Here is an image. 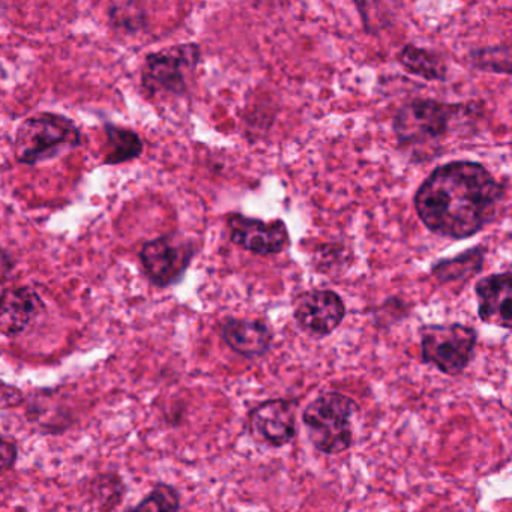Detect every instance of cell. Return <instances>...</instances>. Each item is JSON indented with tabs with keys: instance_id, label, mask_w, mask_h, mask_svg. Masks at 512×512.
<instances>
[{
	"instance_id": "8992f818",
	"label": "cell",
	"mask_w": 512,
	"mask_h": 512,
	"mask_svg": "<svg viewBox=\"0 0 512 512\" xmlns=\"http://www.w3.org/2000/svg\"><path fill=\"white\" fill-rule=\"evenodd\" d=\"M202 52L197 44H181L161 52L149 53L142 68V86L149 97L188 92V79L196 73Z\"/></svg>"
},
{
	"instance_id": "4fadbf2b",
	"label": "cell",
	"mask_w": 512,
	"mask_h": 512,
	"mask_svg": "<svg viewBox=\"0 0 512 512\" xmlns=\"http://www.w3.org/2000/svg\"><path fill=\"white\" fill-rule=\"evenodd\" d=\"M44 302L31 287H13L0 295V334H23L44 311Z\"/></svg>"
},
{
	"instance_id": "30bf717a",
	"label": "cell",
	"mask_w": 512,
	"mask_h": 512,
	"mask_svg": "<svg viewBox=\"0 0 512 512\" xmlns=\"http://www.w3.org/2000/svg\"><path fill=\"white\" fill-rule=\"evenodd\" d=\"M227 229L230 241L236 247L256 256H277L290 245L289 229L283 220L263 221L242 214H230Z\"/></svg>"
},
{
	"instance_id": "3957f363",
	"label": "cell",
	"mask_w": 512,
	"mask_h": 512,
	"mask_svg": "<svg viewBox=\"0 0 512 512\" xmlns=\"http://www.w3.org/2000/svg\"><path fill=\"white\" fill-rule=\"evenodd\" d=\"M359 406L352 397L338 391L320 392L302 412V424L316 451L341 455L353 445V418Z\"/></svg>"
},
{
	"instance_id": "5b68a950",
	"label": "cell",
	"mask_w": 512,
	"mask_h": 512,
	"mask_svg": "<svg viewBox=\"0 0 512 512\" xmlns=\"http://www.w3.org/2000/svg\"><path fill=\"white\" fill-rule=\"evenodd\" d=\"M421 358L440 373L457 377L464 373L475 356L478 332L463 323H436L419 329Z\"/></svg>"
},
{
	"instance_id": "2e32d148",
	"label": "cell",
	"mask_w": 512,
	"mask_h": 512,
	"mask_svg": "<svg viewBox=\"0 0 512 512\" xmlns=\"http://www.w3.org/2000/svg\"><path fill=\"white\" fill-rule=\"evenodd\" d=\"M106 145H104V164L128 163L134 158L140 157L143 152V142L139 134L128 128L116 127L107 124L104 127Z\"/></svg>"
},
{
	"instance_id": "6da1fadb",
	"label": "cell",
	"mask_w": 512,
	"mask_h": 512,
	"mask_svg": "<svg viewBox=\"0 0 512 512\" xmlns=\"http://www.w3.org/2000/svg\"><path fill=\"white\" fill-rule=\"evenodd\" d=\"M505 188L476 161H451L436 167L413 196L425 229L449 239H467L496 218Z\"/></svg>"
},
{
	"instance_id": "ac0fdd59",
	"label": "cell",
	"mask_w": 512,
	"mask_h": 512,
	"mask_svg": "<svg viewBox=\"0 0 512 512\" xmlns=\"http://www.w3.org/2000/svg\"><path fill=\"white\" fill-rule=\"evenodd\" d=\"M469 61L476 70L509 76L511 74V47L506 44V46L473 50L470 53Z\"/></svg>"
},
{
	"instance_id": "9a60e30c",
	"label": "cell",
	"mask_w": 512,
	"mask_h": 512,
	"mask_svg": "<svg viewBox=\"0 0 512 512\" xmlns=\"http://www.w3.org/2000/svg\"><path fill=\"white\" fill-rule=\"evenodd\" d=\"M485 251L481 247H473L455 257L437 260L431 268V275L439 283H466L478 275L484 268Z\"/></svg>"
},
{
	"instance_id": "ba28073f",
	"label": "cell",
	"mask_w": 512,
	"mask_h": 512,
	"mask_svg": "<svg viewBox=\"0 0 512 512\" xmlns=\"http://www.w3.org/2000/svg\"><path fill=\"white\" fill-rule=\"evenodd\" d=\"M194 256L196 248L191 242L166 235L143 245L140 262L148 280L155 287L166 289L184 278Z\"/></svg>"
},
{
	"instance_id": "9c48e42d",
	"label": "cell",
	"mask_w": 512,
	"mask_h": 512,
	"mask_svg": "<svg viewBox=\"0 0 512 512\" xmlns=\"http://www.w3.org/2000/svg\"><path fill=\"white\" fill-rule=\"evenodd\" d=\"M346 317V304L334 290L311 289L293 299V319L305 334L328 337Z\"/></svg>"
},
{
	"instance_id": "e0dca14e",
	"label": "cell",
	"mask_w": 512,
	"mask_h": 512,
	"mask_svg": "<svg viewBox=\"0 0 512 512\" xmlns=\"http://www.w3.org/2000/svg\"><path fill=\"white\" fill-rule=\"evenodd\" d=\"M181 511V494L173 485L158 482L136 506L125 512H179Z\"/></svg>"
},
{
	"instance_id": "277c9868",
	"label": "cell",
	"mask_w": 512,
	"mask_h": 512,
	"mask_svg": "<svg viewBox=\"0 0 512 512\" xmlns=\"http://www.w3.org/2000/svg\"><path fill=\"white\" fill-rule=\"evenodd\" d=\"M82 145V134L71 119L56 113H38L17 128L14 157L25 166H37Z\"/></svg>"
},
{
	"instance_id": "52a82bcc",
	"label": "cell",
	"mask_w": 512,
	"mask_h": 512,
	"mask_svg": "<svg viewBox=\"0 0 512 512\" xmlns=\"http://www.w3.org/2000/svg\"><path fill=\"white\" fill-rule=\"evenodd\" d=\"M298 400L271 398L254 406L247 415V433L254 443L280 449L298 433Z\"/></svg>"
},
{
	"instance_id": "7c38bea8",
	"label": "cell",
	"mask_w": 512,
	"mask_h": 512,
	"mask_svg": "<svg viewBox=\"0 0 512 512\" xmlns=\"http://www.w3.org/2000/svg\"><path fill=\"white\" fill-rule=\"evenodd\" d=\"M512 275L505 271L481 278L476 283L479 319L509 331L512 322Z\"/></svg>"
},
{
	"instance_id": "d6986e66",
	"label": "cell",
	"mask_w": 512,
	"mask_h": 512,
	"mask_svg": "<svg viewBox=\"0 0 512 512\" xmlns=\"http://www.w3.org/2000/svg\"><path fill=\"white\" fill-rule=\"evenodd\" d=\"M17 457H19V451L16 443L7 437L0 436V476L7 475L16 467Z\"/></svg>"
},
{
	"instance_id": "5bb4252c",
	"label": "cell",
	"mask_w": 512,
	"mask_h": 512,
	"mask_svg": "<svg viewBox=\"0 0 512 512\" xmlns=\"http://www.w3.org/2000/svg\"><path fill=\"white\" fill-rule=\"evenodd\" d=\"M398 62L407 73L427 82H445L448 79V65L434 50L407 44L398 53Z\"/></svg>"
},
{
	"instance_id": "8fae6325",
	"label": "cell",
	"mask_w": 512,
	"mask_h": 512,
	"mask_svg": "<svg viewBox=\"0 0 512 512\" xmlns=\"http://www.w3.org/2000/svg\"><path fill=\"white\" fill-rule=\"evenodd\" d=\"M220 337L236 355L257 359L271 352L274 332L263 320L226 317L220 323Z\"/></svg>"
},
{
	"instance_id": "7a4b0ae2",
	"label": "cell",
	"mask_w": 512,
	"mask_h": 512,
	"mask_svg": "<svg viewBox=\"0 0 512 512\" xmlns=\"http://www.w3.org/2000/svg\"><path fill=\"white\" fill-rule=\"evenodd\" d=\"M478 104H449L433 98H415L398 109L392 130L398 145L415 152L440 146L451 134L452 125L476 113Z\"/></svg>"
}]
</instances>
